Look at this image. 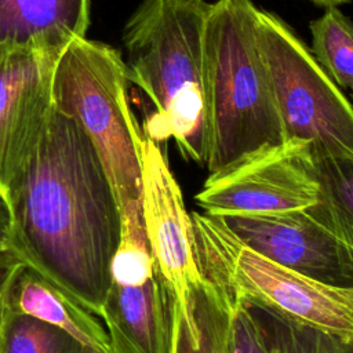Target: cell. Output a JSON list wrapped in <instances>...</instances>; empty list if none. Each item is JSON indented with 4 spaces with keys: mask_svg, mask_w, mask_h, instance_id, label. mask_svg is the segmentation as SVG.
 Listing matches in <instances>:
<instances>
[{
    "mask_svg": "<svg viewBox=\"0 0 353 353\" xmlns=\"http://www.w3.org/2000/svg\"><path fill=\"white\" fill-rule=\"evenodd\" d=\"M312 52L321 69L341 88L353 85V21L338 7L309 23Z\"/></svg>",
    "mask_w": 353,
    "mask_h": 353,
    "instance_id": "e0dca14e",
    "label": "cell"
},
{
    "mask_svg": "<svg viewBox=\"0 0 353 353\" xmlns=\"http://www.w3.org/2000/svg\"><path fill=\"white\" fill-rule=\"evenodd\" d=\"M256 36L284 141L353 159V103L312 50L284 19L266 10L256 11Z\"/></svg>",
    "mask_w": 353,
    "mask_h": 353,
    "instance_id": "8992f818",
    "label": "cell"
},
{
    "mask_svg": "<svg viewBox=\"0 0 353 353\" xmlns=\"http://www.w3.org/2000/svg\"><path fill=\"white\" fill-rule=\"evenodd\" d=\"M128 76L119 50L87 37L61 54L52 81L54 106L91 141L119 210L141 200L143 132L128 101Z\"/></svg>",
    "mask_w": 353,
    "mask_h": 353,
    "instance_id": "277c9868",
    "label": "cell"
},
{
    "mask_svg": "<svg viewBox=\"0 0 353 353\" xmlns=\"http://www.w3.org/2000/svg\"><path fill=\"white\" fill-rule=\"evenodd\" d=\"M77 353H105V352H101V350H98V349H94V347H90V346H84V345H81ZM110 353H117V352H110Z\"/></svg>",
    "mask_w": 353,
    "mask_h": 353,
    "instance_id": "cb8c5ba5",
    "label": "cell"
},
{
    "mask_svg": "<svg viewBox=\"0 0 353 353\" xmlns=\"http://www.w3.org/2000/svg\"><path fill=\"white\" fill-rule=\"evenodd\" d=\"M251 0H215L203 33L208 172L272 146L284 132L256 36Z\"/></svg>",
    "mask_w": 353,
    "mask_h": 353,
    "instance_id": "3957f363",
    "label": "cell"
},
{
    "mask_svg": "<svg viewBox=\"0 0 353 353\" xmlns=\"http://www.w3.org/2000/svg\"><path fill=\"white\" fill-rule=\"evenodd\" d=\"M306 1H310L319 7H323V8H327V7H338L341 4H346V3H350L352 0H306Z\"/></svg>",
    "mask_w": 353,
    "mask_h": 353,
    "instance_id": "7402d4cb",
    "label": "cell"
},
{
    "mask_svg": "<svg viewBox=\"0 0 353 353\" xmlns=\"http://www.w3.org/2000/svg\"><path fill=\"white\" fill-rule=\"evenodd\" d=\"M336 291L353 307V288H336Z\"/></svg>",
    "mask_w": 353,
    "mask_h": 353,
    "instance_id": "603a6c76",
    "label": "cell"
},
{
    "mask_svg": "<svg viewBox=\"0 0 353 353\" xmlns=\"http://www.w3.org/2000/svg\"><path fill=\"white\" fill-rule=\"evenodd\" d=\"M218 218L261 255L325 285L353 288V248L307 210Z\"/></svg>",
    "mask_w": 353,
    "mask_h": 353,
    "instance_id": "ba28073f",
    "label": "cell"
},
{
    "mask_svg": "<svg viewBox=\"0 0 353 353\" xmlns=\"http://www.w3.org/2000/svg\"><path fill=\"white\" fill-rule=\"evenodd\" d=\"M309 150L319 200L306 210L353 248V159Z\"/></svg>",
    "mask_w": 353,
    "mask_h": 353,
    "instance_id": "9a60e30c",
    "label": "cell"
},
{
    "mask_svg": "<svg viewBox=\"0 0 353 353\" xmlns=\"http://www.w3.org/2000/svg\"><path fill=\"white\" fill-rule=\"evenodd\" d=\"M319 200L309 143L285 141L208 174L196 201L208 215L306 210Z\"/></svg>",
    "mask_w": 353,
    "mask_h": 353,
    "instance_id": "52a82bcc",
    "label": "cell"
},
{
    "mask_svg": "<svg viewBox=\"0 0 353 353\" xmlns=\"http://www.w3.org/2000/svg\"><path fill=\"white\" fill-rule=\"evenodd\" d=\"M239 305L248 310L266 353H353V336L299 323L261 305Z\"/></svg>",
    "mask_w": 353,
    "mask_h": 353,
    "instance_id": "2e32d148",
    "label": "cell"
},
{
    "mask_svg": "<svg viewBox=\"0 0 353 353\" xmlns=\"http://www.w3.org/2000/svg\"><path fill=\"white\" fill-rule=\"evenodd\" d=\"M0 252L17 254L14 221L10 203L4 193L0 192Z\"/></svg>",
    "mask_w": 353,
    "mask_h": 353,
    "instance_id": "44dd1931",
    "label": "cell"
},
{
    "mask_svg": "<svg viewBox=\"0 0 353 353\" xmlns=\"http://www.w3.org/2000/svg\"><path fill=\"white\" fill-rule=\"evenodd\" d=\"M63 51L0 48V192L7 197L54 109Z\"/></svg>",
    "mask_w": 353,
    "mask_h": 353,
    "instance_id": "9c48e42d",
    "label": "cell"
},
{
    "mask_svg": "<svg viewBox=\"0 0 353 353\" xmlns=\"http://www.w3.org/2000/svg\"><path fill=\"white\" fill-rule=\"evenodd\" d=\"M81 343L65 331L7 306L0 353H77Z\"/></svg>",
    "mask_w": 353,
    "mask_h": 353,
    "instance_id": "ac0fdd59",
    "label": "cell"
},
{
    "mask_svg": "<svg viewBox=\"0 0 353 353\" xmlns=\"http://www.w3.org/2000/svg\"><path fill=\"white\" fill-rule=\"evenodd\" d=\"M88 25L90 0H0V48L63 51Z\"/></svg>",
    "mask_w": 353,
    "mask_h": 353,
    "instance_id": "7c38bea8",
    "label": "cell"
},
{
    "mask_svg": "<svg viewBox=\"0 0 353 353\" xmlns=\"http://www.w3.org/2000/svg\"><path fill=\"white\" fill-rule=\"evenodd\" d=\"M7 200L17 255L101 317L121 215L102 163L74 119L54 106Z\"/></svg>",
    "mask_w": 353,
    "mask_h": 353,
    "instance_id": "6da1fadb",
    "label": "cell"
},
{
    "mask_svg": "<svg viewBox=\"0 0 353 353\" xmlns=\"http://www.w3.org/2000/svg\"><path fill=\"white\" fill-rule=\"evenodd\" d=\"M349 91H350V97H352V101H353V85L349 88Z\"/></svg>",
    "mask_w": 353,
    "mask_h": 353,
    "instance_id": "d4e9b609",
    "label": "cell"
},
{
    "mask_svg": "<svg viewBox=\"0 0 353 353\" xmlns=\"http://www.w3.org/2000/svg\"><path fill=\"white\" fill-rule=\"evenodd\" d=\"M23 265L26 263L17 254L0 252V330L8 306V294L11 284Z\"/></svg>",
    "mask_w": 353,
    "mask_h": 353,
    "instance_id": "ffe728a7",
    "label": "cell"
},
{
    "mask_svg": "<svg viewBox=\"0 0 353 353\" xmlns=\"http://www.w3.org/2000/svg\"><path fill=\"white\" fill-rule=\"evenodd\" d=\"M8 307L51 324L84 346L105 353L116 352L99 317L48 283L36 270L23 265L8 294Z\"/></svg>",
    "mask_w": 353,
    "mask_h": 353,
    "instance_id": "4fadbf2b",
    "label": "cell"
},
{
    "mask_svg": "<svg viewBox=\"0 0 353 353\" xmlns=\"http://www.w3.org/2000/svg\"><path fill=\"white\" fill-rule=\"evenodd\" d=\"M233 307L203 274L183 299H174L170 353H230Z\"/></svg>",
    "mask_w": 353,
    "mask_h": 353,
    "instance_id": "5bb4252c",
    "label": "cell"
},
{
    "mask_svg": "<svg viewBox=\"0 0 353 353\" xmlns=\"http://www.w3.org/2000/svg\"><path fill=\"white\" fill-rule=\"evenodd\" d=\"M141 210L156 265L174 296L183 299L201 277L193 222L164 153L146 135L141 146Z\"/></svg>",
    "mask_w": 353,
    "mask_h": 353,
    "instance_id": "30bf717a",
    "label": "cell"
},
{
    "mask_svg": "<svg viewBox=\"0 0 353 353\" xmlns=\"http://www.w3.org/2000/svg\"><path fill=\"white\" fill-rule=\"evenodd\" d=\"M174 294L159 266L139 280H110L102 321L117 353H170Z\"/></svg>",
    "mask_w": 353,
    "mask_h": 353,
    "instance_id": "8fae6325",
    "label": "cell"
},
{
    "mask_svg": "<svg viewBox=\"0 0 353 353\" xmlns=\"http://www.w3.org/2000/svg\"><path fill=\"white\" fill-rule=\"evenodd\" d=\"M210 7L205 0H142L123 29L128 80L154 108L143 134L157 143L172 138L185 159L201 165L207 139L203 33Z\"/></svg>",
    "mask_w": 353,
    "mask_h": 353,
    "instance_id": "7a4b0ae2",
    "label": "cell"
},
{
    "mask_svg": "<svg viewBox=\"0 0 353 353\" xmlns=\"http://www.w3.org/2000/svg\"><path fill=\"white\" fill-rule=\"evenodd\" d=\"M190 216L199 269L230 305H261L299 323L353 336V307L335 287L261 255L215 215Z\"/></svg>",
    "mask_w": 353,
    "mask_h": 353,
    "instance_id": "5b68a950",
    "label": "cell"
},
{
    "mask_svg": "<svg viewBox=\"0 0 353 353\" xmlns=\"http://www.w3.org/2000/svg\"><path fill=\"white\" fill-rule=\"evenodd\" d=\"M229 349L230 353H266L258 338L254 321L244 305H233Z\"/></svg>",
    "mask_w": 353,
    "mask_h": 353,
    "instance_id": "d6986e66",
    "label": "cell"
}]
</instances>
